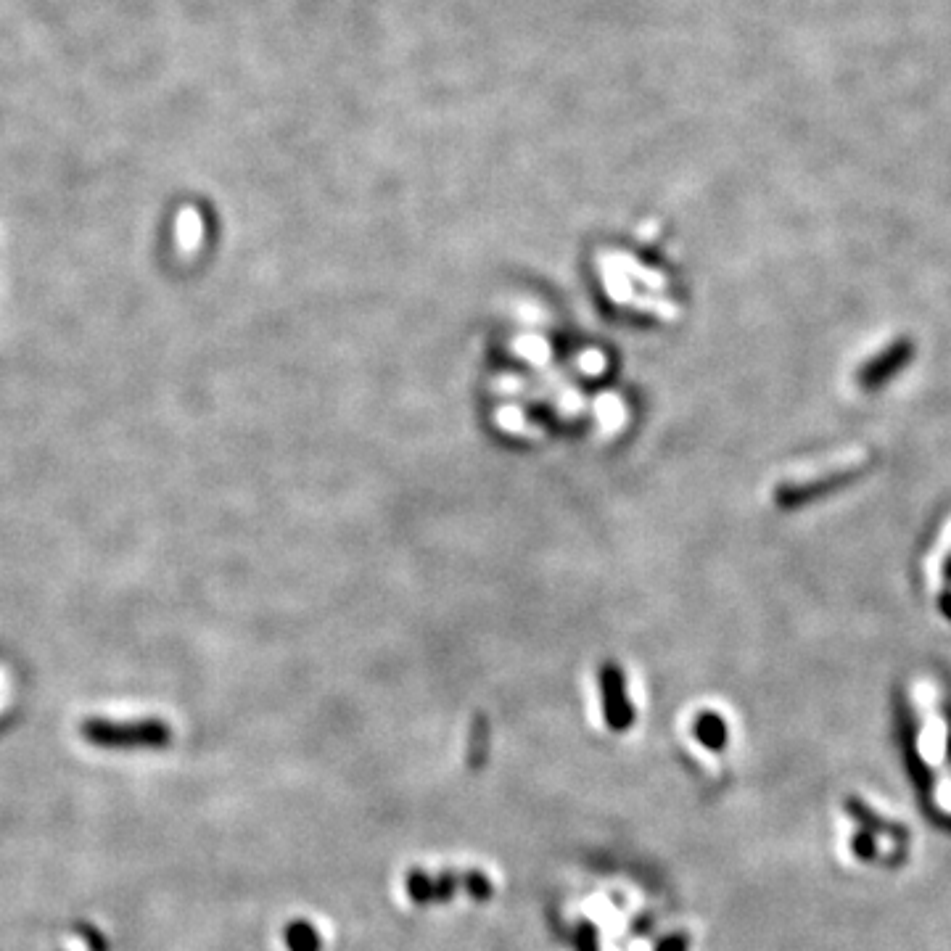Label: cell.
Returning a JSON list of instances; mask_svg holds the SVG:
<instances>
[{
  "mask_svg": "<svg viewBox=\"0 0 951 951\" xmlns=\"http://www.w3.org/2000/svg\"><path fill=\"white\" fill-rule=\"evenodd\" d=\"M286 944L291 951H317L320 949V936L307 922H291L286 928Z\"/></svg>",
  "mask_w": 951,
  "mask_h": 951,
  "instance_id": "cell-3",
  "label": "cell"
},
{
  "mask_svg": "<svg viewBox=\"0 0 951 951\" xmlns=\"http://www.w3.org/2000/svg\"><path fill=\"white\" fill-rule=\"evenodd\" d=\"M698 735H701L703 743L711 745V748H722L724 727H722V722H719V719H714V716H706V719L698 724Z\"/></svg>",
  "mask_w": 951,
  "mask_h": 951,
  "instance_id": "cell-4",
  "label": "cell"
},
{
  "mask_svg": "<svg viewBox=\"0 0 951 951\" xmlns=\"http://www.w3.org/2000/svg\"><path fill=\"white\" fill-rule=\"evenodd\" d=\"M82 735L88 743L101 748H167L172 730L164 722L146 719V722L114 724L104 719H90L82 724Z\"/></svg>",
  "mask_w": 951,
  "mask_h": 951,
  "instance_id": "cell-1",
  "label": "cell"
},
{
  "mask_svg": "<svg viewBox=\"0 0 951 951\" xmlns=\"http://www.w3.org/2000/svg\"><path fill=\"white\" fill-rule=\"evenodd\" d=\"M661 951H685V938H671L661 946Z\"/></svg>",
  "mask_w": 951,
  "mask_h": 951,
  "instance_id": "cell-5",
  "label": "cell"
},
{
  "mask_svg": "<svg viewBox=\"0 0 951 951\" xmlns=\"http://www.w3.org/2000/svg\"><path fill=\"white\" fill-rule=\"evenodd\" d=\"M621 679L619 671H608L605 674V706H608V722L616 730H624L629 724V706L621 701Z\"/></svg>",
  "mask_w": 951,
  "mask_h": 951,
  "instance_id": "cell-2",
  "label": "cell"
}]
</instances>
